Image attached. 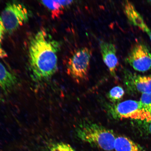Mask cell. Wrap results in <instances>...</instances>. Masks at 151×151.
Returning a JSON list of instances; mask_svg holds the SVG:
<instances>
[{"label":"cell","mask_w":151,"mask_h":151,"mask_svg":"<svg viewBox=\"0 0 151 151\" xmlns=\"http://www.w3.org/2000/svg\"><path fill=\"white\" fill-rule=\"evenodd\" d=\"M100 47L104 63L108 68L111 76L116 78L118 61L116 47L112 43L102 41L100 42Z\"/></svg>","instance_id":"9c48e42d"},{"label":"cell","mask_w":151,"mask_h":151,"mask_svg":"<svg viewBox=\"0 0 151 151\" xmlns=\"http://www.w3.org/2000/svg\"><path fill=\"white\" fill-rule=\"evenodd\" d=\"M147 2H148V3L149 4L151 5V1H147Z\"/></svg>","instance_id":"d6986e66"},{"label":"cell","mask_w":151,"mask_h":151,"mask_svg":"<svg viewBox=\"0 0 151 151\" xmlns=\"http://www.w3.org/2000/svg\"><path fill=\"white\" fill-rule=\"evenodd\" d=\"M92 51L88 47H82L74 50L67 64L68 74L78 83L88 78Z\"/></svg>","instance_id":"3957f363"},{"label":"cell","mask_w":151,"mask_h":151,"mask_svg":"<svg viewBox=\"0 0 151 151\" xmlns=\"http://www.w3.org/2000/svg\"><path fill=\"white\" fill-rule=\"evenodd\" d=\"M3 101L2 99H1V98L0 97V101Z\"/></svg>","instance_id":"ffe728a7"},{"label":"cell","mask_w":151,"mask_h":151,"mask_svg":"<svg viewBox=\"0 0 151 151\" xmlns=\"http://www.w3.org/2000/svg\"><path fill=\"white\" fill-rule=\"evenodd\" d=\"M143 126L146 131L151 134V114L146 113L142 119Z\"/></svg>","instance_id":"2e32d148"},{"label":"cell","mask_w":151,"mask_h":151,"mask_svg":"<svg viewBox=\"0 0 151 151\" xmlns=\"http://www.w3.org/2000/svg\"><path fill=\"white\" fill-rule=\"evenodd\" d=\"M60 45L44 30L38 32L30 39L28 46V63L34 81L45 82L56 73Z\"/></svg>","instance_id":"6da1fadb"},{"label":"cell","mask_w":151,"mask_h":151,"mask_svg":"<svg viewBox=\"0 0 151 151\" xmlns=\"http://www.w3.org/2000/svg\"><path fill=\"white\" fill-rule=\"evenodd\" d=\"M114 147L116 151H146L140 145L122 136L116 137Z\"/></svg>","instance_id":"8fae6325"},{"label":"cell","mask_w":151,"mask_h":151,"mask_svg":"<svg viewBox=\"0 0 151 151\" xmlns=\"http://www.w3.org/2000/svg\"><path fill=\"white\" fill-rule=\"evenodd\" d=\"M139 101L145 112L151 114V92L142 94Z\"/></svg>","instance_id":"5bb4252c"},{"label":"cell","mask_w":151,"mask_h":151,"mask_svg":"<svg viewBox=\"0 0 151 151\" xmlns=\"http://www.w3.org/2000/svg\"><path fill=\"white\" fill-rule=\"evenodd\" d=\"M6 56V54L4 51L1 48H0V58H4Z\"/></svg>","instance_id":"ac0fdd59"},{"label":"cell","mask_w":151,"mask_h":151,"mask_svg":"<svg viewBox=\"0 0 151 151\" xmlns=\"http://www.w3.org/2000/svg\"><path fill=\"white\" fill-rule=\"evenodd\" d=\"M124 81L128 88H134L143 93L151 92V74L142 76L124 70Z\"/></svg>","instance_id":"52a82bcc"},{"label":"cell","mask_w":151,"mask_h":151,"mask_svg":"<svg viewBox=\"0 0 151 151\" xmlns=\"http://www.w3.org/2000/svg\"><path fill=\"white\" fill-rule=\"evenodd\" d=\"M76 134L81 140L106 151L114 149L116 137L112 130L99 124L84 122L78 124Z\"/></svg>","instance_id":"7a4b0ae2"},{"label":"cell","mask_w":151,"mask_h":151,"mask_svg":"<svg viewBox=\"0 0 151 151\" xmlns=\"http://www.w3.org/2000/svg\"><path fill=\"white\" fill-rule=\"evenodd\" d=\"M5 33H6V31L4 25L0 18V48H1L2 42Z\"/></svg>","instance_id":"e0dca14e"},{"label":"cell","mask_w":151,"mask_h":151,"mask_svg":"<svg viewBox=\"0 0 151 151\" xmlns=\"http://www.w3.org/2000/svg\"><path fill=\"white\" fill-rule=\"evenodd\" d=\"M19 81L17 77L7 70L0 62V86L5 94H8L18 86Z\"/></svg>","instance_id":"30bf717a"},{"label":"cell","mask_w":151,"mask_h":151,"mask_svg":"<svg viewBox=\"0 0 151 151\" xmlns=\"http://www.w3.org/2000/svg\"><path fill=\"white\" fill-rule=\"evenodd\" d=\"M123 6L124 12L130 23L146 33L151 41V29L147 25L143 17L134 6L127 1H124Z\"/></svg>","instance_id":"ba28073f"},{"label":"cell","mask_w":151,"mask_h":151,"mask_svg":"<svg viewBox=\"0 0 151 151\" xmlns=\"http://www.w3.org/2000/svg\"><path fill=\"white\" fill-rule=\"evenodd\" d=\"M123 88L120 86L114 87L107 94V97L111 102L117 104L122 99L124 95Z\"/></svg>","instance_id":"4fadbf2b"},{"label":"cell","mask_w":151,"mask_h":151,"mask_svg":"<svg viewBox=\"0 0 151 151\" xmlns=\"http://www.w3.org/2000/svg\"><path fill=\"white\" fill-rule=\"evenodd\" d=\"M6 33H12L29 19L27 9L22 3L17 1H9L0 15Z\"/></svg>","instance_id":"277c9868"},{"label":"cell","mask_w":151,"mask_h":151,"mask_svg":"<svg viewBox=\"0 0 151 151\" xmlns=\"http://www.w3.org/2000/svg\"><path fill=\"white\" fill-rule=\"evenodd\" d=\"M109 111L116 119L128 118L142 120L146 113L140 101L132 100L112 105Z\"/></svg>","instance_id":"8992f818"},{"label":"cell","mask_w":151,"mask_h":151,"mask_svg":"<svg viewBox=\"0 0 151 151\" xmlns=\"http://www.w3.org/2000/svg\"><path fill=\"white\" fill-rule=\"evenodd\" d=\"M72 1H41L42 4L51 11L52 17H56L62 14L63 10L69 6Z\"/></svg>","instance_id":"7c38bea8"},{"label":"cell","mask_w":151,"mask_h":151,"mask_svg":"<svg viewBox=\"0 0 151 151\" xmlns=\"http://www.w3.org/2000/svg\"><path fill=\"white\" fill-rule=\"evenodd\" d=\"M126 62L135 70L148 71L151 69V51L144 43L137 42L132 46Z\"/></svg>","instance_id":"5b68a950"},{"label":"cell","mask_w":151,"mask_h":151,"mask_svg":"<svg viewBox=\"0 0 151 151\" xmlns=\"http://www.w3.org/2000/svg\"><path fill=\"white\" fill-rule=\"evenodd\" d=\"M49 151H77L70 145L60 142L53 145Z\"/></svg>","instance_id":"9a60e30c"}]
</instances>
